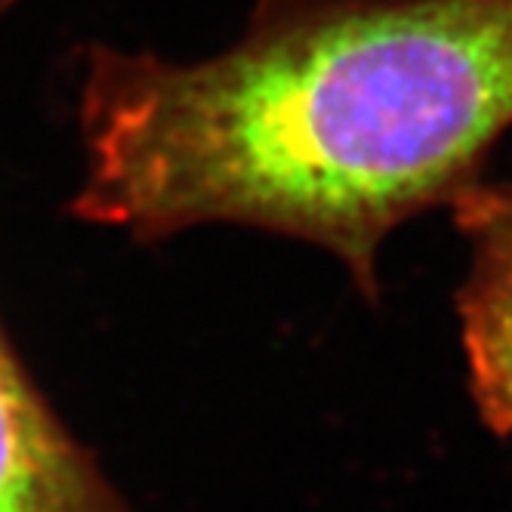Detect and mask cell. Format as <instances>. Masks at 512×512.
<instances>
[{"label":"cell","instance_id":"obj_1","mask_svg":"<svg viewBox=\"0 0 512 512\" xmlns=\"http://www.w3.org/2000/svg\"><path fill=\"white\" fill-rule=\"evenodd\" d=\"M509 127L512 0H253L195 62L84 50L71 213L136 241H306L377 300L386 238L479 182Z\"/></svg>","mask_w":512,"mask_h":512},{"label":"cell","instance_id":"obj_2","mask_svg":"<svg viewBox=\"0 0 512 512\" xmlns=\"http://www.w3.org/2000/svg\"><path fill=\"white\" fill-rule=\"evenodd\" d=\"M0 512H133L0 321Z\"/></svg>","mask_w":512,"mask_h":512},{"label":"cell","instance_id":"obj_3","mask_svg":"<svg viewBox=\"0 0 512 512\" xmlns=\"http://www.w3.org/2000/svg\"><path fill=\"white\" fill-rule=\"evenodd\" d=\"M451 210L469 247L457 290L469 392L491 432L512 442V182H472Z\"/></svg>","mask_w":512,"mask_h":512},{"label":"cell","instance_id":"obj_4","mask_svg":"<svg viewBox=\"0 0 512 512\" xmlns=\"http://www.w3.org/2000/svg\"><path fill=\"white\" fill-rule=\"evenodd\" d=\"M13 7H16V0H0V19H4Z\"/></svg>","mask_w":512,"mask_h":512}]
</instances>
